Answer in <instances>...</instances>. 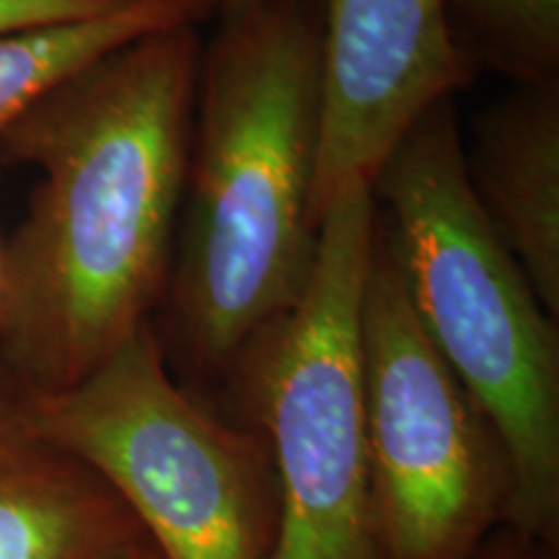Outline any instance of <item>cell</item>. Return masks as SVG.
<instances>
[{"mask_svg": "<svg viewBox=\"0 0 559 559\" xmlns=\"http://www.w3.org/2000/svg\"><path fill=\"white\" fill-rule=\"evenodd\" d=\"M368 451L383 559H474L506 528V445L423 332L379 226L362 300Z\"/></svg>", "mask_w": 559, "mask_h": 559, "instance_id": "cell-6", "label": "cell"}, {"mask_svg": "<svg viewBox=\"0 0 559 559\" xmlns=\"http://www.w3.org/2000/svg\"><path fill=\"white\" fill-rule=\"evenodd\" d=\"M135 0H0V37L120 11Z\"/></svg>", "mask_w": 559, "mask_h": 559, "instance_id": "cell-12", "label": "cell"}, {"mask_svg": "<svg viewBox=\"0 0 559 559\" xmlns=\"http://www.w3.org/2000/svg\"><path fill=\"white\" fill-rule=\"evenodd\" d=\"M0 293H3V247H0Z\"/></svg>", "mask_w": 559, "mask_h": 559, "instance_id": "cell-16", "label": "cell"}, {"mask_svg": "<svg viewBox=\"0 0 559 559\" xmlns=\"http://www.w3.org/2000/svg\"><path fill=\"white\" fill-rule=\"evenodd\" d=\"M464 166L487 223L559 319V81L515 86L481 111Z\"/></svg>", "mask_w": 559, "mask_h": 559, "instance_id": "cell-9", "label": "cell"}, {"mask_svg": "<svg viewBox=\"0 0 559 559\" xmlns=\"http://www.w3.org/2000/svg\"><path fill=\"white\" fill-rule=\"evenodd\" d=\"M96 559H164V557L158 555L148 536L140 534L135 539L120 544V547L104 551V555H99Z\"/></svg>", "mask_w": 559, "mask_h": 559, "instance_id": "cell-14", "label": "cell"}, {"mask_svg": "<svg viewBox=\"0 0 559 559\" xmlns=\"http://www.w3.org/2000/svg\"><path fill=\"white\" fill-rule=\"evenodd\" d=\"M26 404L47 438L120 495L164 559H272L267 445L174 376L153 321L75 386L26 391Z\"/></svg>", "mask_w": 559, "mask_h": 559, "instance_id": "cell-5", "label": "cell"}, {"mask_svg": "<svg viewBox=\"0 0 559 559\" xmlns=\"http://www.w3.org/2000/svg\"><path fill=\"white\" fill-rule=\"evenodd\" d=\"M260 0H218V21H228V19H236L241 16V13H247L251 5H257Z\"/></svg>", "mask_w": 559, "mask_h": 559, "instance_id": "cell-15", "label": "cell"}, {"mask_svg": "<svg viewBox=\"0 0 559 559\" xmlns=\"http://www.w3.org/2000/svg\"><path fill=\"white\" fill-rule=\"evenodd\" d=\"M459 52L515 86L559 81V0H443Z\"/></svg>", "mask_w": 559, "mask_h": 559, "instance_id": "cell-11", "label": "cell"}, {"mask_svg": "<svg viewBox=\"0 0 559 559\" xmlns=\"http://www.w3.org/2000/svg\"><path fill=\"white\" fill-rule=\"evenodd\" d=\"M321 0H260L202 45L185 202L153 330L181 383H221L317 257Z\"/></svg>", "mask_w": 559, "mask_h": 559, "instance_id": "cell-2", "label": "cell"}, {"mask_svg": "<svg viewBox=\"0 0 559 559\" xmlns=\"http://www.w3.org/2000/svg\"><path fill=\"white\" fill-rule=\"evenodd\" d=\"M443 0H321V135L313 221L376 174L425 111L474 79Z\"/></svg>", "mask_w": 559, "mask_h": 559, "instance_id": "cell-7", "label": "cell"}, {"mask_svg": "<svg viewBox=\"0 0 559 559\" xmlns=\"http://www.w3.org/2000/svg\"><path fill=\"white\" fill-rule=\"evenodd\" d=\"M140 534L120 495L37 428L0 368V559H96Z\"/></svg>", "mask_w": 559, "mask_h": 559, "instance_id": "cell-8", "label": "cell"}, {"mask_svg": "<svg viewBox=\"0 0 559 559\" xmlns=\"http://www.w3.org/2000/svg\"><path fill=\"white\" fill-rule=\"evenodd\" d=\"M474 559H557V549L531 542L510 528H500L489 536V542Z\"/></svg>", "mask_w": 559, "mask_h": 559, "instance_id": "cell-13", "label": "cell"}, {"mask_svg": "<svg viewBox=\"0 0 559 559\" xmlns=\"http://www.w3.org/2000/svg\"><path fill=\"white\" fill-rule=\"evenodd\" d=\"M218 0H135L120 11L0 37V138L41 96L140 37L202 24Z\"/></svg>", "mask_w": 559, "mask_h": 559, "instance_id": "cell-10", "label": "cell"}, {"mask_svg": "<svg viewBox=\"0 0 559 559\" xmlns=\"http://www.w3.org/2000/svg\"><path fill=\"white\" fill-rule=\"evenodd\" d=\"M202 45L198 24L130 41L0 138L3 164L39 174L0 293V368L29 394L75 386L164 304Z\"/></svg>", "mask_w": 559, "mask_h": 559, "instance_id": "cell-1", "label": "cell"}, {"mask_svg": "<svg viewBox=\"0 0 559 559\" xmlns=\"http://www.w3.org/2000/svg\"><path fill=\"white\" fill-rule=\"evenodd\" d=\"M370 192L419 326L506 445V528L557 549V319L474 200L453 99L412 124Z\"/></svg>", "mask_w": 559, "mask_h": 559, "instance_id": "cell-3", "label": "cell"}, {"mask_svg": "<svg viewBox=\"0 0 559 559\" xmlns=\"http://www.w3.org/2000/svg\"><path fill=\"white\" fill-rule=\"evenodd\" d=\"M376 202L353 185L319 218L300 296L230 368L223 415L264 440L277 485L272 559H383L368 451L362 300Z\"/></svg>", "mask_w": 559, "mask_h": 559, "instance_id": "cell-4", "label": "cell"}]
</instances>
